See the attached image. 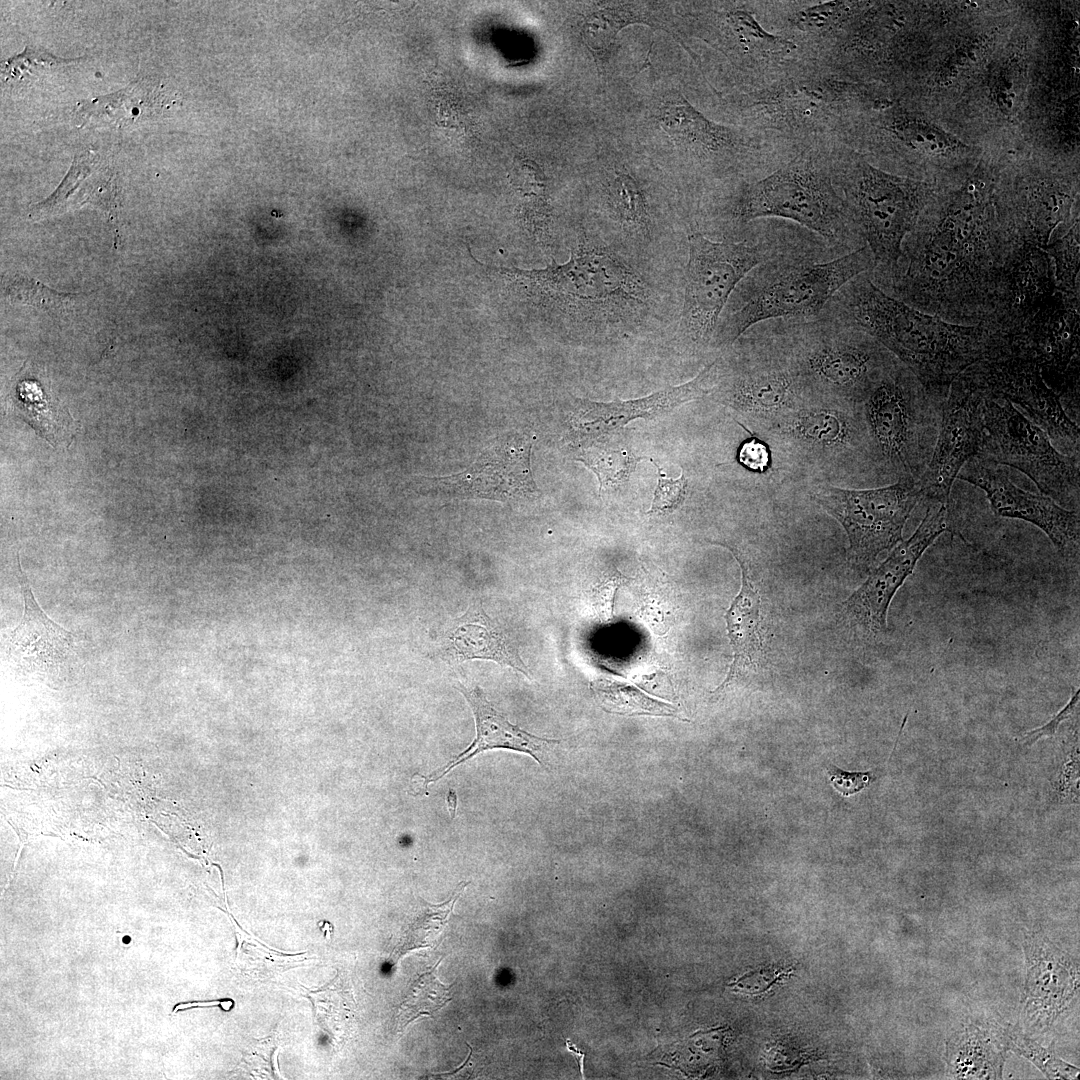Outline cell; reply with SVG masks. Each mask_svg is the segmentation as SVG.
<instances>
[{"label": "cell", "mask_w": 1080, "mask_h": 1080, "mask_svg": "<svg viewBox=\"0 0 1080 1080\" xmlns=\"http://www.w3.org/2000/svg\"><path fill=\"white\" fill-rule=\"evenodd\" d=\"M945 398L931 394L899 360L862 403L876 473L919 481L935 446Z\"/></svg>", "instance_id": "cell-4"}, {"label": "cell", "mask_w": 1080, "mask_h": 1080, "mask_svg": "<svg viewBox=\"0 0 1080 1080\" xmlns=\"http://www.w3.org/2000/svg\"><path fill=\"white\" fill-rule=\"evenodd\" d=\"M983 419L984 435L977 456L1021 471L1044 495L1066 509L1079 511V456L1058 451L1045 431L1005 399L985 393Z\"/></svg>", "instance_id": "cell-6"}, {"label": "cell", "mask_w": 1080, "mask_h": 1080, "mask_svg": "<svg viewBox=\"0 0 1080 1080\" xmlns=\"http://www.w3.org/2000/svg\"><path fill=\"white\" fill-rule=\"evenodd\" d=\"M957 479L982 489L993 512L1024 520L1041 529L1066 559H1078L1079 513L1066 509L1046 495L1023 490L1011 482L1001 465L974 456L961 468Z\"/></svg>", "instance_id": "cell-17"}, {"label": "cell", "mask_w": 1080, "mask_h": 1080, "mask_svg": "<svg viewBox=\"0 0 1080 1080\" xmlns=\"http://www.w3.org/2000/svg\"><path fill=\"white\" fill-rule=\"evenodd\" d=\"M1022 243L1003 221L996 181L978 172L924 209L903 242L892 296L951 323L991 322Z\"/></svg>", "instance_id": "cell-1"}, {"label": "cell", "mask_w": 1080, "mask_h": 1080, "mask_svg": "<svg viewBox=\"0 0 1080 1080\" xmlns=\"http://www.w3.org/2000/svg\"><path fill=\"white\" fill-rule=\"evenodd\" d=\"M659 121L673 140L698 153L747 147V139L708 120L681 95L664 104Z\"/></svg>", "instance_id": "cell-28"}, {"label": "cell", "mask_w": 1080, "mask_h": 1080, "mask_svg": "<svg viewBox=\"0 0 1080 1080\" xmlns=\"http://www.w3.org/2000/svg\"><path fill=\"white\" fill-rule=\"evenodd\" d=\"M458 689L473 711L476 726L475 739L447 765L434 771L429 776H424L425 786L441 779L459 764L486 750L510 749L528 754L539 764H542L540 755H544L545 752L560 743L557 739L533 735L509 722L506 716L499 712L487 699L481 687L475 686L468 689L460 684Z\"/></svg>", "instance_id": "cell-23"}, {"label": "cell", "mask_w": 1080, "mask_h": 1080, "mask_svg": "<svg viewBox=\"0 0 1080 1080\" xmlns=\"http://www.w3.org/2000/svg\"><path fill=\"white\" fill-rule=\"evenodd\" d=\"M738 460L746 468L762 472L769 466L770 452L765 443L750 439L741 445Z\"/></svg>", "instance_id": "cell-44"}, {"label": "cell", "mask_w": 1080, "mask_h": 1080, "mask_svg": "<svg viewBox=\"0 0 1080 1080\" xmlns=\"http://www.w3.org/2000/svg\"><path fill=\"white\" fill-rule=\"evenodd\" d=\"M734 214L744 222L764 217L789 219L832 240L840 237L846 221L844 202L829 176L802 156L747 186Z\"/></svg>", "instance_id": "cell-11"}, {"label": "cell", "mask_w": 1080, "mask_h": 1080, "mask_svg": "<svg viewBox=\"0 0 1080 1080\" xmlns=\"http://www.w3.org/2000/svg\"><path fill=\"white\" fill-rule=\"evenodd\" d=\"M814 487L813 499L844 528L850 560L863 570L902 541L906 521L922 500L918 481L910 479L874 489Z\"/></svg>", "instance_id": "cell-10"}, {"label": "cell", "mask_w": 1080, "mask_h": 1080, "mask_svg": "<svg viewBox=\"0 0 1080 1080\" xmlns=\"http://www.w3.org/2000/svg\"><path fill=\"white\" fill-rule=\"evenodd\" d=\"M532 444L533 437L526 433L503 435L463 472L432 479L447 494L462 498L535 499L540 492L531 471Z\"/></svg>", "instance_id": "cell-19"}, {"label": "cell", "mask_w": 1080, "mask_h": 1080, "mask_svg": "<svg viewBox=\"0 0 1080 1080\" xmlns=\"http://www.w3.org/2000/svg\"><path fill=\"white\" fill-rule=\"evenodd\" d=\"M1051 259L1056 288L1064 295L1079 298V222L1041 248Z\"/></svg>", "instance_id": "cell-36"}, {"label": "cell", "mask_w": 1080, "mask_h": 1080, "mask_svg": "<svg viewBox=\"0 0 1080 1080\" xmlns=\"http://www.w3.org/2000/svg\"><path fill=\"white\" fill-rule=\"evenodd\" d=\"M848 284L845 307L853 328L879 342L933 395L945 398L967 368L1007 352L1008 338L994 324H956L927 314L889 295L865 273Z\"/></svg>", "instance_id": "cell-3"}, {"label": "cell", "mask_w": 1080, "mask_h": 1080, "mask_svg": "<svg viewBox=\"0 0 1080 1080\" xmlns=\"http://www.w3.org/2000/svg\"><path fill=\"white\" fill-rule=\"evenodd\" d=\"M871 269L874 261L867 245L831 261L787 267L717 328L713 345L728 347L750 327L765 320L815 315L835 292Z\"/></svg>", "instance_id": "cell-7"}, {"label": "cell", "mask_w": 1080, "mask_h": 1080, "mask_svg": "<svg viewBox=\"0 0 1080 1080\" xmlns=\"http://www.w3.org/2000/svg\"><path fill=\"white\" fill-rule=\"evenodd\" d=\"M718 362L719 359L714 360L684 384L642 398L608 403L576 398L570 416L571 427L580 436H598L619 429L634 419H652L702 398L712 392L713 386L709 387L708 383L717 375Z\"/></svg>", "instance_id": "cell-21"}, {"label": "cell", "mask_w": 1080, "mask_h": 1080, "mask_svg": "<svg viewBox=\"0 0 1080 1080\" xmlns=\"http://www.w3.org/2000/svg\"><path fill=\"white\" fill-rule=\"evenodd\" d=\"M467 885L468 882H461L450 898L440 904H430L422 899L418 900L413 917L403 931L401 942L397 948L398 955L432 945V942L436 940L446 926L456 901Z\"/></svg>", "instance_id": "cell-32"}, {"label": "cell", "mask_w": 1080, "mask_h": 1080, "mask_svg": "<svg viewBox=\"0 0 1080 1080\" xmlns=\"http://www.w3.org/2000/svg\"><path fill=\"white\" fill-rule=\"evenodd\" d=\"M1023 81L1022 68L1018 64H1008L999 72L993 90L995 99L1003 112H1012L1014 105L1020 104Z\"/></svg>", "instance_id": "cell-42"}, {"label": "cell", "mask_w": 1080, "mask_h": 1080, "mask_svg": "<svg viewBox=\"0 0 1080 1080\" xmlns=\"http://www.w3.org/2000/svg\"><path fill=\"white\" fill-rule=\"evenodd\" d=\"M966 370L988 396L1009 401L1045 431L1058 451L1079 456L1078 424L1068 415L1060 396L1046 383L1036 363L1007 356L977 362Z\"/></svg>", "instance_id": "cell-15"}, {"label": "cell", "mask_w": 1080, "mask_h": 1080, "mask_svg": "<svg viewBox=\"0 0 1080 1080\" xmlns=\"http://www.w3.org/2000/svg\"><path fill=\"white\" fill-rule=\"evenodd\" d=\"M502 274L534 307L559 316L566 327L585 336L648 327L662 304L640 262L584 231L566 263L553 261L540 270L503 268Z\"/></svg>", "instance_id": "cell-2"}, {"label": "cell", "mask_w": 1080, "mask_h": 1080, "mask_svg": "<svg viewBox=\"0 0 1080 1080\" xmlns=\"http://www.w3.org/2000/svg\"><path fill=\"white\" fill-rule=\"evenodd\" d=\"M69 63L66 59L55 58L44 52H36L27 49L21 55L9 59L3 65V76L8 81H20L25 77V74L34 75L36 73H43L53 67H58L62 64Z\"/></svg>", "instance_id": "cell-41"}, {"label": "cell", "mask_w": 1080, "mask_h": 1080, "mask_svg": "<svg viewBox=\"0 0 1080 1080\" xmlns=\"http://www.w3.org/2000/svg\"><path fill=\"white\" fill-rule=\"evenodd\" d=\"M1078 703L1079 690H1077L1073 694L1067 705L1061 711H1059L1047 724L1030 732H1027L1025 735L1022 736L1021 741L1024 742L1025 745H1032L1043 737L1053 736L1056 733L1060 723L1063 720L1068 719L1075 712L1076 707H1078Z\"/></svg>", "instance_id": "cell-45"}, {"label": "cell", "mask_w": 1080, "mask_h": 1080, "mask_svg": "<svg viewBox=\"0 0 1080 1080\" xmlns=\"http://www.w3.org/2000/svg\"><path fill=\"white\" fill-rule=\"evenodd\" d=\"M164 100L165 96L155 83L139 80L118 93L84 101L78 110L88 120L125 126L152 116L163 106Z\"/></svg>", "instance_id": "cell-30"}, {"label": "cell", "mask_w": 1080, "mask_h": 1080, "mask_svg": "<svg viewBox=\"0 0 1080 1080\" xmlns=\"http://www.w3.org/2000/svg\"><path fill=\"white\" fill-rule=\"evenodd\" d=\"M447 660L461 663L467 660H491L507 665L530 678L518 648L501 626L489 617L481 603L475 602L456 618L443 640Z\"/></svg>", "instance_id": "cell-24"}, {"label": "cell", "mask_w": 1080, "mask_h": 1080, "mask_svg": "<svg viewBox=\"0 0 1080 1080\" xmlns=\"http://www.w3.org/2000/svg\"><path fill=\"white\" fill-rule=\"evenodd\" d=\"M859 3L828 1L794 12L790 24L800 32L813 35L836 33L857 13Z\"/></svg>", "instance_id": "cell-37"}, {"label": "cell", "mask_w": 1080, "mask_h": 1080, "mask_svg": "<svg viewBox=\"0 0 1080 1080\" xmlns=\"http://www.w3.org/2000/svg\"><path fill=\"white\" fill-rule=\"evenodd\" d=\"M24 601L19 625L6 640V653L14 666L28 672H46L63 666L73 651L74 638L38 605L25 574H17Z\"/></svg>", "instance_id": "cell-22"}, {"label": "cell", "mask_w": 1080, "mask_h": 1080, "mask_svg": "<svg viewBox=\"0 0 1080 1080\" xmlns=\"http://www.w3.org/2000/svg\"><path fill=\"white\" fill-rule=\"evenodd\" d=\"M647 457L636 456L630 449L624 446H614L608 443H593L583 448L576 461L583 463L591 470L599 481V495L604 491L616 489L624 485L635 470L639 461Z\"/></svg>", "instance_id": "cell-31"}, {"label": "cell", "mask_w": 1080, "mask_h": 1080, "mask_svg": "<svg viewBox=\"0 0 1080 1080\" xmlns=\"http://www.w3.org/2000/svg\"><path fill=\"white\" fill-rule=\"evenodd\" d=\"M757 435L787 467L826 484L875 471L862 404H808Z\"/></svg>", "instance_id": "cell-5"}, {"label": "cell", "mask_w": 1080, "mask_h": 1080, "mask_svg": "<svg viewBox=\"0 0 1080 1080\" xmlns=\"http://www.w3.org/2000/svg\"><path fill=\"white\" fill-rule=\"evenodd\" d=\"M95 164V157L75 159L58 189L48 199L35 205L30 217L39 220L91 203L109 212L111 218H116L115 183L109 170Z\"/></svg>", "instance_id": "cell-27"}, {"label": "cell", "mask_w": 1080, "mask_h": 1080, "mask_svg": "<svg viewBox=\"0 0 1080 1080\" xmlns=\"http://www.w3.org/2000/svg\"><path fill=\"white\" fill-rule=\"evenodd\" d=\"M1026 977L1023 1017L1027 1026L1046 1031L1079 994L1078 961L1044 934L1029 932L1023 940Z\"/></svg>", "instance_id": "cell-20"}, {"label": "cell", "mask_w": 1080, "mask_h": 1080, "mask_svg": "<svg viewBox=\"0 0 1080 1080\" xmlns=\"http://www.w3.org/2000/svg\"><path fill=\"white\" fill-rule=\"evenodd\" d=\"M984 400L985 392L967 370L951 383L941 406L931 459L918 481L922 499L948 503L959 471L980 451Z\"/></svg>", "instance_id": "cell-16"}, {"label": "cell", "mask_w": 1080, "mask_h": 1080, "mask_svg": "<svg viewBox=\"0 0 1080 1080\" xmlns=\"http://www.w3.org/2000/svg\"><path fill=\"white\" fill-rule=\"evenodd\" d=\"M992 1024L1007 1050L1029 1060L1048 1079L1064 1080L1078 1077L1080 1072L1078 1067L1058 1057L1053 1045L1046 1048L1014 1026H1002L993 1021Z\"/></svg>", "instance_id": "cell-33"}, {"label": "cell", "mask_w": 1080, "mask_h": 1080, "mask_svg": "<svg viewBox=\"0 0 1080 1080\" xmlns=\"http://www.w3.org/2000/svg\"><path fill=\"white\" fill-rule=\"evenodd\" d=\"M766 258L760 245L688 236L683 306L678 333L690 349L713 342L720 314L737 284Z\"/></svg>", "instance_id": "cell-9"}, {"label": "cell", "mask_w": 1080, "mask_h": 1080, "mask_svg": "<svg viewBox=\"0 0 1080 1080\" xmlns=\"http://www.w3.org/2000/svg\"><path fill=\"white\" fill-rule=\"evenodd\" d=\"M888 130L906 146L928 155L948 154L960 145L954 136L920 116L896 115Z\"/></svg>", "instance_id": "cell-34"}, {"label": "cell", "mask_w": 1080, "mask_h": 1080, "mask_svg": "<svg viewBox=\"0 0 1080 1080\" xmlns=\"http://www.w3.org/2000/svg\"><path fill=\"white\" fill-rule=\"evenodd\" d=\"M752 119L797 134L835 130L855 104L865 99L857 83L825 72L797 71L746 95Z\"/></svg>", "instance_id": "cell-13"}, {"label": "cell", "mask_w": 1080, "mask_h": 1080, "mask_svg": "<svg viewBox=\"0 0 1080 1080\" xmlns=\"http://www.w3.org/2000/svg\"><path fill=\"white\" fill-rule=\"evenodd\" d=\"M948 528L947 504L932 503L914 533L899 542L864 583L842 603L843 613L865 633L887 627L890 603L930 545Z\"/></svg>", "instance_id": "cell-18"}, {"label": "cell", "mask_w": 1080, "mask_h": 1080, "mask_svg": "<svg viewBox=\"0 0 1080 1080\" xmlns=\"http://www.w3.org/2000/svg\"><path fill=\"white\" fill-rule=\"evenodd\" d=\"M5 297L11 303L26 304L49 312L67 310L76 296L57 292L29 277H16L6 288Z\"/></svg>", "instance_id": "cell-39"}, {"label": "cell", "mask_w": 1080, "mask_h": 1080, "mask_svg": "<svg viewBox=\"0 0 1080 1080\" xmlns=\"http://www.w3.org/2000/svg\"><path fill=\"white\" fill-rule=\"evenodd\" d=\"M446 801H447V806H448L451 818L454 819L455 815H456V808H457V795H456V792L453 789H449V791L447 793V796H446Z\"/></svg>", "instance_id": "cell-46"}, {"label": "cell", "mask_w": 1080, "mask_h": 1080, "mask_svg": "<svg viewBox=\"0 0 1080 1080\" xmlns=\"http://www.w3.org/2000/svg\"><path fill=\"white\" fill-rule=\"evenodd\" d=\"M719 544L731 551L740 564L741 588L725 613V621L733 661L724 682L714 691H721L735 678L754 670L764 662V638L762 633L761 597L753 584L746 561L738 549L730 544Z\"/></svg>", "instance_id": "cell-25"}, {"label": "cell", "mask_w": 1080, "mask_h": 1080, "mask_svg": "<svg viewBox=\"0 0 1080 1080\" xmlns=\"http://www.w3.org/2000/svg\"><path fill=\"white\" fill-rule=\"evenodd\" d=\"M658 470V484L654 491L647 515H668L678 510L687 497L688 480L682 472L677 479L667 478L663 470L649 459Z\"/></svg>", "instance_id": "cell-40"}, {"label": "cell", "mask_w": 1080, "mask_h": 1080, "mask_svg": "<svg viewBox=\"0 0 1080 1080\" xmlns=\"http://www.w3.org/2000/svg\"><path fill=\"white\" fill-rule=\"evenodd\" d=\"M440 962L441 960L413 981L400 1009L401 1028L419 1017L432 1016L451 1000V986L443 984L436 976Z\"/></svg>", "instance_id": "cell-35"}, {"label": "cell", "mask_w": 1080, "mask_h": 1080, "mask_svg": "<svg viewBox=\"0 0 1080 1080\" xmlns=\"http://www.w3.org/2000/svg\"><path fill=\"white\" fill-rule=\"evenodd\" d=\"M812 404L861 405L897 359L868 334L807 341L789 353Z\"/></svg>", "instance_id": "cell-12"}, {"label": "cell", "mask_w": 1080, "mask_h": 1080, "mask_svg": "<svg viewBox=\"0 0 1080 1080\" xmlns=\"http://www.w3.org/2000/svg\"><path fill=\"white\" fill-rule=\"evenodd\" d=\"M632 16L612 9L591 14L583 24L582 35L597 61L608 59L618 32L632 22Z\"/></svg>", "instance_id": "cell-38"}, {"label": "cell", "mask_w": 1080, "mask_h": 1080, "mask_svg": "<svg viewBox=\"0 0 1080 1080\" xmlns=\"http://www.w3.org/2000/svg\"><path fill=\"white\" fill-rule=\"evenodd\" d=\"M712 388L714 398L732 410L755 434L788 413L812 404L790 355L753 358L726 372Z\"/></svg>", "instance_id": "cell-14"}, {"label": "cell", "mask_w": 1080, "mask_h": 1080, "mask_svg": "<svg viewBox=\"0 0 1080 1080\" xmlns=\"http://www.w3.org/2000/svg\"><path fill=\"white\" fill-rule=\"evenodd\" d=\"M1007 1051L992 1021L965 1023L946 1040L947 1075L953 1079H1001Z\"/></svg>", "instance_id": "cell-26"}, {"label": "cell", "mask_w": 1080, "mask_h": 1080, "mask_svg": "<svg viewBox=\"0 0 1080 1080\" xmlns=\"http://www.w3.org/2000/svg\"><path fill=\"white\" fill-rule=\"evenodd\" d=\"M510 182L520 198L518 219L526 232L544 247L551 239V208L547 180L537 163L518 159L510 173Z\"/></svg>", "instance_id": "cell-29"}, {"label": "cell", "mask_w": 1080, "mask_h": 1080, "mask_svg": "<svg viewBox=\"0 0 1080 1080\" xmlns=\"http://www.w3.org/2000/svg\"><path fill=\"white\" fill-rule=\"evenodd\" d=\"M833 787L843 796H850L867 787L875 777L872 772H847L837 767L828 770Z\"/></svg>", "instance_id": "cell-43"}, {"label": "cell", "mask_w": 1080, "mask_h": 1080, "mask_svg": "<svg viewBox=\"0 0 1080 1080\" xmlns=\"http://www.w3.org/2000/svg\"><path fill=\"white\" fill-rule=\"evenodd\" d=\"M936 194L932 183L890 174L866 162L857 165L849 198L874 269L893 277L905 238Z\"/></svg>", "instance_id": "cell-8"}]
</instances>
